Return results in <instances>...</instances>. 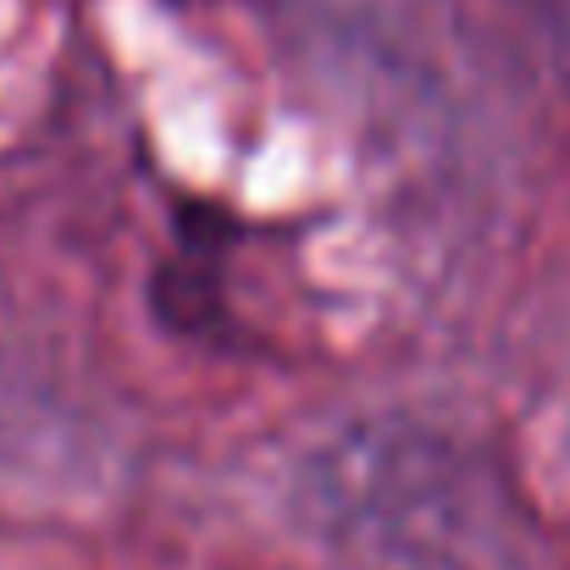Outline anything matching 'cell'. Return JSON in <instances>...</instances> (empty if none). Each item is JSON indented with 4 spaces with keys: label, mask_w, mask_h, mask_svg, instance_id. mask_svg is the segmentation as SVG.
<instances>
[{
    "label": "cell",
    "mask_w": 570,
    "mask_h": 570,
    "mask_svg": "<svg viewBox=\"0 0 570 570\" xmlns=\"http://www.w3.org/2000/svg\"><path fill=\"white\" fill-rule=\"evenodd\" d=\"M532 72L570 89V0H454Z\"/></svg>",
    "instance_id": "obj_1"
},
{
    "label": "cell",
    "mask_w": 570,
    "mask_h": 570,
    "mask_svg": "<svg viewBox=\"0 0 570 570\" xmlns=\"http://www.w3.org/2000/svg\"><path fill=\"white\" fill-rule=\"evenodd\" d=\"M566 449H570V410H566Z\"/></svg>",
    "instance_id": "obj_2"
}]
</instances>
